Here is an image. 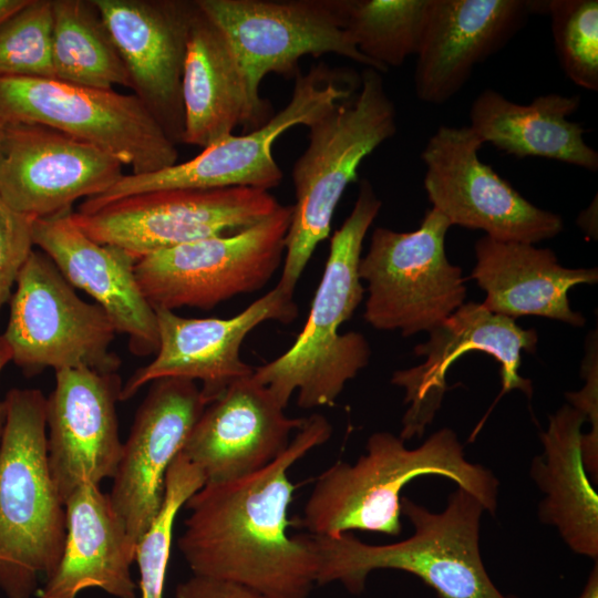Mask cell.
I'll return each instance as SVG.
<instances>
[{"mask_svg":"<svg viewBox=\"0 0 598 598\" xmlns=\"http://www.w3.org/2000/svg\"><path fill=\"white\" fill-rule=\"evenodd\" d=\"M331 434L322 414L305 417L270 464L240 480L205 483L187 499L177 546L193 575L236 582L266 598H309L318 557L309 534L286 533L295 488L287 472Z\"/></svg>","mask_w":598,"mask_h":598,"instance_id":"cell-1","label":"cell"},{"mask_svg":"<svg viewBox=\"0 0 598 598\" xmlns=\"http://www.w3.org/2000/svg\"><path fill=\"white\" fill-rule=\"evenodd\" d=\"M381 206L370 181L361 179L350 215L331 237L301 332L285 353L254 370L252 379L283 409L293 393L297 405L305 410L334 405L346 384L369 363L371 349L365 337L339 329L363 300L365 290L359 277L362 245Z\"/></svg>","mask_w":598,"mask_h":598,"instance_id":"cell-2","label":"cell"},{"mask_svg":"<svg viewBox=\"0 0 598 598\" xmlns=\"http://www.w3.org/2000/svg\"><path fill=\"white\" fill-rule=\"evenodd\" d=\"M439 475L473 494L491 514L497 506L493 473L464 456L451 429H441L416 448L390 432H375L367 454L351 465L338 461L321 473L303 507L300 525L309 534L336 536L349 530L401 534V491L414 478Z\"/></svg>","mask_w":598,"mask_h":598,"instance_id":"cell-3","label":"cell"},{"mask_svg":"<svg viewBox=\"0 0 598 598\" xmlns=\"http://www.w3.org/2000/svg\"><path fill=\"white\" fill-rule=\"evenodd\" d=\"M484 506L458 487L446 508L432 513L406 497L401 513L414 527L411 537L389 545H369L350 533L309 534L318 557L317 585L338 581L351 594L364 589L375 569H398L421 578L441 598H509L491 580L480 553Z\"/></svg>","mask_w":598,"mask_h":598,"instance_id":"cell-4","label":"cell"},{"mask_svg":"<svg viewBox=\"0 0 598 598\" xmlns=\"http://www.w3.org/2000/svg\"><path fill=\"white\" fill-rule=\"evenodd\" d=\"M3 403L0 588L9 598H30L38 575L48 579L59 564L66 515L48 464L47 396L38 389H11Z\"/></svg>","mask_w":598,"mask_h":598,"instance_id":"cell-5","label":"cell"},{"mask_svg":"<svg viewBox=\"0 0 598 598\" xmlns=\"http://www.w3.org/2000/svg\"><path fill=\"white\" fill-rule=\"evenodd\" d=\"M358 90L308 126V145L293 165L296 203L277 283L288 293L293 295L313 251L329 237L338 203L358 179L362 161L396 133V111L382 73L364 68Z\"/></svg>","mask_w":598,"mask_h":598,"instance_id":"cell-6","label":"cell"},{"mask_svg":"<svg viewBox=\"0 0 598 598\" xmlns=\"http://www.w3.org/2000/svg\"><path fill=\"white\" fill-rule=\"evenodd\" d=\"M293 79L289 102L262 126L218 141L187 162L148 174H124L106 192L84 199L76 210L92 212L112 200L157 189L249 187L269 192L277 187L283 173L272 154L276 140L296 125L308 127L360 86V78L323 63L307 73L299 71Z\"/></svg>","mask_w":598,"mask_h":598,"instance_id":"cell-7","label":"cell"},{"mask_svg":"<svg viewBox=\"0 0 598 598\" xmlns=\"http://www.w3.org/2000/svg\"><path fill=\"white\" fill-rule=\"evenodd\" d=\"M0 123L38 124L89 143L142 175L177 163L176 143L132 94L54 78H0Z\"/></svg>","mask_w":598,"mask_h":598,"instance_id":"cell-8","label":"cell"},{"mask_svg":"<svg viewBox=\"0 0 598 598\" xmlns=\"http://www.w3.org/2000/svg\"><path fill=\"white\" fill-rule=\"evenodd\" d=\"M450 227L432 207L413 231L373 230L359 264L368 292L363 318L371 327L411 337L431 331L464 303L465 278L445 251Z\"/></svg>","mask_w":598,"mask_h":598,"instance_id":"cell-9","label":"cell"},{"mask_svg":"<svg viewBox=\"0 0 598 598\" xmlns=\"http://www.w3.org/2000/svg\"><path fill=\"white\" fill-rule=\"evenodd\" d=\"M291 205L243 230L151 254L135 264L137 283L154 309L210 310L264 288L281 266Z\"/></svg>","mask_w":598,"mask_h":598,"instance_id":"cell-10","label":"cell"},{"mask_svg":"<svg viewBox=\"0 0 598 598\" xmlns=\"http://www.w3.org/2000/svg\"><path fill=\"white\" fill-rule=\"evenodd\" d=\"M9 301L2 337L11 361L25 375L47 368H86L101 373L120 369L121 359L111 350L117 332L106 312L81 299L43 251H31Z\"/></svg>","mask_w":598,"mask_h":598,"instance_id":"cell-11","label":"cell"},{"mask_svg":"<svg viewBox=\"0 0 598 598\" xmlns=\"http://www.w3.org/2000/svg\"><path fill=\"white\" fill-rule=\"evenodd\" d=\"M280 204L249 187L157 189L112 200L92 212H72L93 240L115 246L135 261L183 244L234 234L270 216Z\"/></svg>","mask_w":598,"mask_h":598,"instance_id":"cell-12","label":"cell"},{"mask_svg":"<svg viewBox=\"0 0 598 598\" xmlns=\"http://www.w3.org/2000/svg\"><path fill=\"white\" fill-rule=\"evenodd\" d=\"M195 1L228 39L252 102L268 115L270 103L259 95L261 81L269 73L295 78L305 55L331 53L374 69L344 30L340 0Z\"/></svg>","mask_w":598,"mask_h":598,"instance_id":"cell-13","label":"cell"},{"mask_svg":"<svg viewBox=\"0 0 598 598\" xmlns=\"http://www.w3.org/2000/svg\"><path fill=\"white\" fill-rule=\"evenodd\" d=\"M482 145L470 126L441 125L427 140L421 159L432 207L451 226L480 229L502 241L534 245L560 234L561 217L533 205L482 162Z\"/></svg>","mask_w":598,"mask_h":598,"instance_id":"cell-14","label":"cell"},{"mask_svg":"<svg viewBox=\"0 0 598 598\" xmlns=\"http://www.w3.org/2000/svg\"><path fill=\"white\" fill-rule=\"evenodd\" d=\"M159 346L148 364L136 369L122 384L120 401L133 398L144 385L163 378L199 381L207 404L235 382L251 377L255 368L243 361L246 337L266 321L291 323L298 316L293 295L276 285L241 312L228 319L185 318L154 309Z\"/></svg>","mask_w":598,"mask_h":598,"instance_id":"cell-15","label":"cell"},{"mask_svg":"<svg viewBox=\"0 0 598 598\" xmlns=\"http://www.w3.org/2000/svg\"><path fill=\"white\" fill-rule=\"evenodd\" d=\"M0 198L31 219L72 210L123 175L124 165L106 152L38 124L3 125Z\"/></svg>","mask_w":598,"mask_h":598,"instance_id":"cell-16","label":"cell"},{"mask_svg":"<svg viewBox=\"0 0 598 598\" xmlns=\"http://www.w3.org/2000/svg\"><path fill=\"white\" fill-rule=\"evenodd\" d=\"M206 405L196 382L163 378L137 409L107 495L135 545L157 516L167 470Z\"/></svg>","mask_w":598,"mask_h":598,"instance_id":"cell-17","label":"cell"},{"mask_svg":"<svg viewBox=\"0 0 598 598\" xmlns=\"http://www.w3.org/2000/svg\"><path fill=\"white\" fill-rule=\"evenodd\" d=\"M117 373L86 368L55 371L47 398V450L50 474L63 505L85 483L113 478L122 455L116 402Z\"/></svg>","mask_w":598,"mask_h":598,"instance_id":"cell-18","label":"cell"},{"mask_svg":"<svg viewBox=\"0 0 598 598\" xmlns=\"http://www.w3.org/2000/svg\"><path fill=\"white\" fill-rule=\"evenodd\" d=\"M429 340L414 348L425 357L421 364L398 370L391 382L405 391L409 408L402 420L400 437L422 436L440 409L450 367L458 357L473 351L492 355L501 364L503 391L518 389L532 394V382L518 374L522 351L534 353L537 333L523 329L514 319L493 313L482 303L464 302L456 311L429 331Z\"/></svg>","mask_w":598,"mask_h":598,"instance_id":"cell-19","label":"cell"},{"mask_svg":"<svg viewBox=\"0 0 598 598\" xmlns=\"http://www.w3.org/2000/svg\"><path fill=\"white\" fill-rule=\"evenodd\" d=\"M115 44L130 89L174 143H182V73L194 1L92 0Z\"/></svg>","mask_w":598,"mask_h":598,"instance_id":"cell-20","label":"cell"},{"mask_svg":"<svg viewBox=\"0 0 598 598\" xmlns=\"http://www.w3.org/2000/svg\"><path fill=\"white\" fill-rule=\"evenodd\" d=\"M547 1L430 0L417 50L414 91L423 103L441 105L466 84L476 64L502 48Z\"/></svg>","mask_w":598,"mask_h":598,"instance_id":"cell-21","label":"cell"},{"mask_svg":"<svg viewBox=\"0 0 598 598\" xmlns=\"http://www.w3.org/2000/svg\"><path fill=\"white\" fill-rule=\"evenodd\" d=\"M305 417H289L272 393L244 378L206 405L181 453L206 483L249 476L275 461Z\"/></svg>","mask_w":598,"mask_h":598,"instance_id":"cell-22","label":"cell"},{"mask_svg":"<svg viewBox=\"0 0 598 598\" xmlns=\"http://www.w3.org/2000/svg\"><path fill=\"white\" fill-rule=\"evenodd\" d=\"M72 212L33 219V245L74 289L86 292L106 312L116 332L128 338L132 353H156L157 318L137 283L136 261L121 248L90 238L74 223Z\"/></svg>","mask_w":598,"mask_h":598,"instance_id":"cell-23","label":"cell"},{"mask_svg":"<svg viewBox=\"0 0 598 598\" xmlns=\"http://www.w3.org/2000/svg\"><path fill=\"white\" fill-rule=\"evenodd\" d=\"M182 143L202 148L233 135L238 125L250 132L272 116L255 105L233 47L197 3L182 73Z\"/></svg>","mask_w":598,"mask_h":598,"instance_id":"cell-24","label":"cell"},{"mask_svg":"<svg viewBox=\"0 0 598 598\" xmlns=\"http://www.w3.org/2000/svg\"><path fill=\"white\" fill-rule=\"evenodd\" d=\"M471 278L484 290L488 311L511 319L537 316L582 327L586 318L571 309L568 291L598 280L597 268H566L551 249L484 236L475 243Z\"/></svg>","mask_w":598,"mask_h":598,"instance_id":"cell-25","label":"cell"},{"mask_svg":"<svg viewBox=\"0 0 598 598\" xmlns=\"http://www.w3.org/2000/svg\"><path fill=\"white\" fill-rule=\"evenodd\" d=\"M66 536L53 574L39 598H76L99 588L116 598H136L131 576L136 545L100 485L85 483L64 504Z\"/></svg>","mask_w":598,"mask_h":598,"instance_id":"cell-26","label":"cell"},{"mask_svg":"<svg viewBox=\"0 0 598 598\" xmlns=\"http://www.w3.org/2000/svg\"><path fill=\"white\" fill-rule=\"evenodd\" d=\"M579 95L547 93L519 104L486 89L470 109V127L483 144L518 158L543 157L596 172L598 153L584 138L586 130L569 121Z\"/></svg>","mask_w":598,"mask_h":598,"instance_id":"cell-27","label":"cell"},{"mask_svg":"<svg viewBox=\"0 0 598 598\" xmlns=\"http://www.w3.org/2000/svg\"><path fill=\"white\" fill-rule=\"evenodd\" d=\"M586 420L569 404L550 415L547 430L539 435L544 454L534 458L530 473L546 494L539 505L542 522L556 526L571 550L597 560L598 496L581 453L580 429Z\"/></svg>","mask_w":598,"mask_h":598,"instance_id":"cell-28","label":"cell"},{"mask_svg":"<svg viewBox=\"0 0 598 598\" xmlns=\"http://www.w3.org/2000/svg\"><path fill=\"white\" fill-rule=\"evenodd\" d=\"M54 79L112 90L130 79L110 32L92 0H52Z\"/></svg>","mask_w":598,"mask_h":598,"instance_id":"cell-29","label":"cell"},{"mask_svg":"<svg viewBox=\"0 0 598 598\" xmlns=\"http://www.w3.org/2000/svg\"><path fill=\"white\" fill-rule=\"evenodd\" d=\"M430 0H340L343 27L380 73L417 53Z\"/></svg>","mask_w":598,"mask_h":598,"instance_id":"cell-30","label":"cell"},{"mask_svg":"<svg viewBox=\"0 0 598 598\" xmlns=\"http://www.w3.org/2000/svg\"><path fill=\"white\" fill-rule=\"evenodd\" d=\"M205 483L203 473L179 452L166 473L162 507L136 544L140 570L136 598H163L175 518Z\"/></svg>","mask_w":598,"mask_h":598,"instance_id":"cell-31","label":"cell"},{"mask_svg":"<svg viewBox=\"0 0 598 598\" xmlns=\"http://www.w3.org/2000/svg\"><path fill=\"white\" fill-rule=\"evenodd\" d=\"M554 44L565 75L577 86L598 91V1L549 0Z\"/></svg>","mask_w":598,"mask_h":598,"instance_id":"cell-32","label":"cell"},{"mask_svg":"<svg viewBox=\"0 0 598 598\" xmlns=\"http://www.w3.org/2000/svg\"><path fill=\"white\" fill-rule=\"evenodd\" d=\"M52 0L28 2L0 24V78H54Z\"/></svg>","mask_w":598,"mask_h":598,"instance_id":"cell-33","label":"cell"},{"mask_svg":"<svg viewBox=\"0 0 598 598\" xmlns=\"http://www.w3.org/2000/svg\"><path fill=\"white\" fill-rule=\"evenodd\" d=\"M32 220L0 198V310L10 300L17 277L33 250Z\"/></svg>","mask_w":598,"mask_h":598,"instance_id":"cell-34","label":"cell"},{"mask_svg":"<svg viewBox=\"0 0 598 598\" xmlns=\"http://www.w3.org/2000/svg\"><path fill=\"white\" fill-rule=\"evenodd\" d=\"M597 341H590L582 363L585 386L578 392L567 393L566 398L590 421L591 430L581 435V453L585 468L597 482L598 472V370Z\"/></svg>","mask_w":598,"mask_h":598,"instance_id":"cell-35","label":"cell"},{"mask_svg":"<svg viewBox=\"0 0 598 598\" xmlns=\"http://www.w3.org/2000/svg\"><path fill=\"white\" fill-rule=\"evenodd\" d=\"M175 598H266L259 592L227 580L193 575L177 585Z\"/></svg>","mask_w":598,"mask_h":598,"instance_id":"cell-36","label":"cell"},{"mask_svg":"<svg viewBox=\"0 0 598 598\" xmlns=\"http://www.w3.org/2000/svg\"><path fill=\"white\" fill-rule=\"evenodd\" d=\"M27 2L28 0H0V24Z\"/></svg>","mask_w":598,"mask_h":598,"instance_id":"cell-37","label":"cell"},{"mask_svg":"<svg viewBox=\"0 0 598 598\" xmlns=\"http://www.w3.org/2000/svg\"><path fill=\"white\" fill-rule=\"evenodd\" d=\"M579 598H598V567L597 563L591 570L586 586Z\"/></svg>","mask_w":598,"mask_h":598,"instance_id":"cell-38","label":"cell"},{"mask_svg":"<svg viewBox=\"0 0 598 598\" xmlns=\"http://www.w3.org/2000/svg\"><path fill=\"white\" fill-rule=\"evenodd\" d=\"M10 361H11L10 350H9L2 334H0V374H1L2 370H3V368Z\"/></svg>","mask_w":598,"mask_h":598,"instance_id":"cell-39","label":"cell"},{"mask_svg":"<svg viewBox=\"0 0 598 598\" xmlns=\"http://www.w3.org/2000/svg\"><path fill=\"white\" fill-rule=\"evenodd\" d=\"M4 420H6V408H4L3 401H0V441H1L2 430L4 425Z\"/></svg>","mask_w":598,"mask_h":598,"instance_id":"cell-40","label":"cell"},{"mask_svg":"<svg viewBox=\"0 0 598 598\" xmlns=\"http://www.w3.org/2000/svg\"><path fill=\"white\" fill-rule=\"evenodd\" d=\"M3 131H4V126L0 123V145L3 137Z\"/></svg>","mask_w":598,"mask_h":598,"instance_id":"cell-41","label":"cell"}]
</instances>
